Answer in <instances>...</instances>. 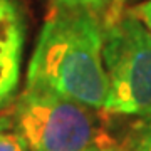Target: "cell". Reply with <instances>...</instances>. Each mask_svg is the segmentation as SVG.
I'll return each instance as SVG.
<instances>
[{
	"label": "cell",
	"instance_id": "6",
	"mask_svg": "<svg viewBox=\"0 0 151 151\" xmlns=\"http://www.w3.org/2000/svg\"><path fill=\"white\" fill-rule=\"evenodd\" d=\"M0 151H29L25 138L14 128L0 133Z\"/></svg>",
	"mask_w": 151,
	"mask_h": 151
},
{
	"label": "cell",
	"instance_id": "1",
	"mask_svg": "<svg viewBox=\"0 0 151 151\" xmlns=\"http://www.w3.org/2000/svg\"><path fill=\"white\" fill-rule=\"evenodd\" d=\"M104 24L89 10L52 7L27 69L25 87L104 109L109 82L103 62Z\"/></svg>",
	"mask_w": 151,
	"mask_h": 151
},
{
	"label": "cell",
	"instance_id": "5",
	"mask_svg": "<svg viewBox=\"0 0 151 151\" xmlns=\"http://www.w3.org/2000/svg\"><path fill=\"white\" fill-rule=\"evenodd\" d=\"M126 0H50L52 7L62 9H82L96 14L104 25L114 22L123 14V4Z\"/></svg>",
	"mask_w": 151,
	"mask_h": 151
},
{
	"label": "cell",
	"instance_id": "9",
	"mask_svg": "<svg viewBox=\"0 0 151 151\" xmlns=\"http://www.w3.org/2000/svg\"><path fill=\"white\" fill-rule=\"evenodd\" d=\"M14 128V114L10 113H0V133Z\"/></svg>",
	"mask_w": 151,
	"mask_h": 151
},
{
	"label": "cell",
	"instance_id": "3",
	"mask_svg": "<svg viewBox=\"0 0 151 151\" xmlns=\"http://www.w3.org/2000/svg\"><path fill=\"white\" fill-rule=\"evenodd\" d=\"M106 113L151 116V32L129 10L104 25Z\"/></svg>",
	"mask_w": 151,
	"mask_h": 151
},
{
	"label": "cell",
	"instance_id": "2",
	"mask_svg": "<svg viewBox=\"0 0 151 151\" xmlns=\"http://www.w3.org/2000/svg\"><path fill=\"white\" fill-rule=\"evenodd\" d=\"M12 114L14 128L32 151H91L109 145L94 109L55 92L25 87Z\"/></svg>",
	"mask_w": 151,
	"mask_h": 151
},
{
	"label": "cell",
	"instance_id": "8",
	"mask_svg": "<svg viewBox=\"0 0 151 151\" xmlns=\"http://www.w3.org/2000/svg\"><path fill=\"white\" fill-rule=\"evenodd\" d=\"M133 151H151V126L139 134Z\"/></svg>",
	"mask_w": 151,
	"mask_h": 151
},
{
	"label": "cell",
	"instance_id": "10",
	"mask_svg": "<svg viewBox=\"0 0 151 151\" xmlns=\"http://www.w3.org/2000/svg\"><path fill=\"white\" fill-rule=\"evenodd\" d=\"M91 151H114V150L111 148V145H108V146H101V148H94Z\"/></svg>",
	"mask_w": 151,
	"mask_h": 151
},
{
	"label": "cell",
	"instance_id": "4",
	"mask_svg": "<svg viewBox=\"0 0 151 151\" xmlns=\"http://www.w3.org/2000/svg\"><path fill=\"white\" fill-rule=\"evenodd\" d=\"M25 22L17 0H0V111L14 101L20 81Z\"/></svg>",
	"mask_w": 151,
	"mask_h": 151
},
{
	"label": "cell",
	"instance_id": "7",
	"mask_svg": "<svg viewBox=\"0 0 151 151\" xmlns=\"http://www.w3.org/2000/svg\"><path fill=\"white\" fill-rule=\"evenodd\" d=\"M129 12L138 20L143 22V25L151 32V0H145V2L134 5L133 9H129Z\"/></svg>",
	"mask_w": 151,
	"mask_h": 151
}]
</instances>
